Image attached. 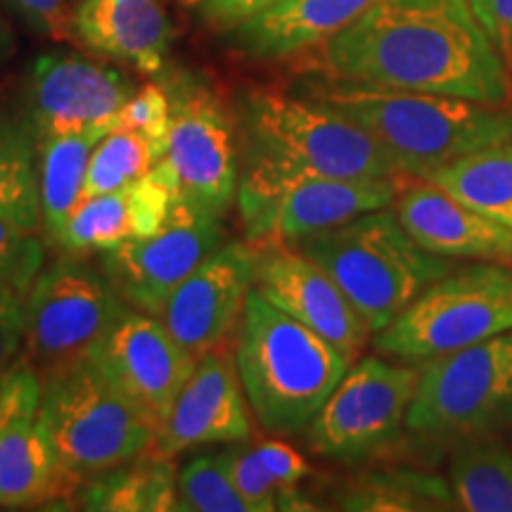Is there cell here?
<instances>
[{
  "label": "cell",
  "mask_w": 512,
  "mask_h": 512,
  "mask_svg": "<svg viewBox=\"0 0 512 512\" xmlns=\"http://www.w3.org/2000/svg\"><path fill=\"white\" fill-rule=\"evenodd\" d=\"M60 458L38 415L19 420L0 451V510L46 503L67 491Z\"/></svg>",
  "instance_id": "23"
},
{
  "label": "cell",
  "mask_w": 512,
  "mask_h": 512,
  "mask_svg": "<svg viewBox=\"0 0 512 512\" xmlns=\"http://www.w3.org/2000/svg\"><path fill=\"white\" fill-rule=\"evenodd\" d=\"M105 136L102 131H74L38 138L43 230L48 240L60 233L67 216L81 202L93 150Z\"/></svg>",
  "instance_id": "25"
},
{
  "label": "cell",
  "mask_w": 512,
  "mask_h": 512,
  "mask_svg": "<svg viewBox=\"0 0 512 512\" xmlns=\"http://www.w3.org/2000/svg\"><path fill=\"white\" fill-rule=\"evenodd\" d=\"M43 264V242L0 214V283L12 285L27 297L36 275L43 271Z\"/></svg>",
  "instance_id": "33"
},
{
  "label": "cell",
  "mask_w": 512,
  "mask_h": 512,
  "mask_svg": "<svg viewBox=\"0 0 512 512\" xmlns=\"http://www.w3.org/2000/svg\"><path fill=\"white\" fill-rule=\"evenodd\" d=\"M27 339V297L0 283V377L8 373Z\"/></svg>",
  "instance_id": "37"
},
{
  "label": "cell",
  "mask_w": 512,
  "mask_h": 512,
  "mask_svg": "<svg viewBox=\"0 0 512 512\" xmlns=\"http://www.w3.org/2000/svg\"><path fill=\"white\" fill-rule=\"evenodd\" d=\"M74 31L88 50L143 74L162 72L174 41L159 0H79Z\"/></svg>",
  "instance_id": "21"
},
{
  "label": "cell",
  "mask_w": 512,
  "mask_h": 512,
  "mask_svg": "<svg viewBox=\"0 0 512 512\" xmlns=\"http://www.w3.org/2000/svg\"><path fill=\"white\" fill-rule=\"evenodd\" d=\"M306 95L363 128L401 176L425 178L460 157L512 140V112L503 105L328 76L311 81Z\"/></svg>",
  "instance_id": "2"
},
{
  "label": "cell",
  "mask_w": 512,
  "mask_h": 512,
  "mask_svg": "<svg viewBox=\"0 0 512 512\" xmlns=\"http://www.w3.org/2000/svg\"><path fill=\"white\" fill-rule=\"evenodd\" d=\"M0 214L27 233L43 228L38 138L22 107L0 105Z\"/></svg>",
  "instance_id": "24"
},
{
  "label": "cell",
  "mask_w": 512,
  "mask_h": 512,
  "mask_svg": "<svg viewBox=\"0 0 512 512\" xmlns=\"http://www.w3.org/2000/svg\"><path fill=\"white\" fill-rule=\"evenodd\" d=\"M178 200L176 178L164 159L124 188L83 197L67 216L53 245L67 254H100L121 242L157 233Z\"/></svg>",
  "instance_id": "19"
},
{
  "label": "cell",
  "mask_w": 512,
  "mask_h": 512,
  "mask_svg": "<svg viewBox=\"0 0 512 512\" xmlns=\"http://www.w3.org/2000/svg\"><path fill=\"white\" fill-rule=\"evenodd\" d=\"M240 131L249 169L351 181L401 178L363 128L309 95L254 88L242 95Z\"/></svg>",
  "instance_id": "5"
},
{
  "label": "cell",
  "mask_w": 512,
  "mask_h": 512,
  "mask_svg": "<svg viewBox=\"0 0 512 512\" xmlns=\"http://www.w3.org/2000/svg\"><path fill=\"white\" fill-rule=\"evenodd\" d=\"M294 247L335 280L373 335L453 271V261L422 249L389 207L309 235Z\"/></svg>",
  "instance_id": "4"
},
{
  "label": "cell",
  "mask_w": 512,
  "mask_h": 512,
  "mask_svg": "<svg viewBox=\"0 0 512 512\" xmlns=\"http://www.w3.org/2000/svg\"><path fill=\"white\" fill-rule=\"evenodd\" d=\"M254 259L256 290L356 361L370 330L335 280L287 242L254 247Z\"/></svg>",
  "instance_id": "18"
},
{
  "label": "cell",
  "mask_w": 512,
  "mask_h": 512,
  "mask_svg": "<svg viewBox=\"0 0 512 512\" xmlns=\"http://www.w3.org/2000/svg\"><path fill=\"white\" fill-rule=\"evenodd\" d=\"M399 178H351L273 174L245 166L238 207L249 245H297L309 235L342 226L368 211L396 202Z\"/></svg>",
  "instance_id": "9"
},
{
  "label": "cell",
  "mask_w": 512,
  "mask_h": 512,
  "mask_svg": "<svg viewBox=\"0 0 512 512\" xmlns=\"http://www.w3.org/2000/svg\"><path fill=\"white\" fill-rule=\"evenodd\" d=\"M382 0H285L228 31L230 48L252 60H285L323 46Z\"/></svg>",
  "instance_id": "22"
},
{
  "label": "cell",
  "mask_w": 512,
  "mask_h": 512,
  "mask_svg": "<svg viewBox=\"0 0 512 512\" xmlns=\"http://www.w3.org/2000/svg\"><path fill=\"white\" fill-rule=\"evenodd\" d=\"M223 465H226L230 482H233L238 494L249 503L252 512H271V510H304V498L299 491L285 494L268 470L256 456L254 448H235V451L221 453Z\"/></svg>",
  "instance_id": "32"
},
{
  "label": "cell",
  "mask_w": 512,
  "mask_h": 512,
  "mask_svg": "<svg viewBox=\"0 0 512 512\" xmlns=\"http://www.w3.org/2000/svg\"><path fill=\"white\" fill-rule=\"evenodd\" d=\"M425 181L512 230V140L460 157Z\"/></svg>",
  "instance_id": "26"
},
{
  "label": "cell",
  "mask_w": 512,
  "mask_h": 512,
  "mask_svg": "<svg viewBox=\"0 0 512 512\" xmlns=\"http://www.w3.org/2000/svg\"><path fill=\"white\" fill-rule=\"evenodd\" d=\"M235 361L256 422L275 434L304 432L354 363L256 287L240 318Z\"/></svg>",
  "instance_id": "3"
},
{
  "label": "cell",
  "mask_w": 512,
  "mask_h": 512,
  "mask_svg": "<svg viewBox=\"0 0 512 512\" xmlns=\"http://www.w3.org/2000/svg\"><path fill=\"white\" fill-rule=\"evenodd\" d=\"M420 368L396 366L380 356L351 363L328 401L306 427L313 453L332 460L373 456L406 427Z\"/></svg>",
  "instance_id": "11"
},
{
  "label": "cell",
  "mask_w": 512,
  "mask_h": 512,
  "mask_svg": "<svg viewBox=\"0 0 512 512\" xmlns=\"http://www.w3.org/2000/svg\"><path fill=\"white\" fill-rule=\"evenodd\" d=\"M43 380L27 356L17 358L8 373L0 377V451L19 420L41 411Z\"/></svg>",
  "instance_id": "34"
},
{
  "label": "cell",
  "mask_w": 512,
  "mask_h": 512,
  "mask_svg": "<svg viewBox=\"0 0 512 512\" xmlns=\"http://www.w3.org/2000/svg\"><path fill=\"white\" fill-rule=\"evenodd\" d=\"M128 311L105 273L74 256L55 261L27 294V358L41 375L86 358Z\"/></svg>",
  "instance_id": "10"
},
{
  "label": "cell",
  "mask_w": 512,
  "mask_h": 512,
  "mask_svg": "<svg viewBox=\"0 0 512 512\" xmlns=\"http://www.w3.org/2000/svg\"><path fill=\"white\" fill-rule=\"evenodd\" d=\"M12 53V31L8 27V22H5L3 12H0V64L8 60Z\"/></svg>",
  "instance_id": "41"
},
{
  "label": "cell",
  "mask_w": 512,
  "mask_h": 512,
  "mask_svg": "<svg viewBox=\"0 0 512 512\" xmlns=\"http://www.w3.org/2000/svg\"><path fill=\"white\" fill-rule=\"evenodd\" d=\"M34 34L67 43L76 38L72 0H3Z\"/></svg>",
  "instance_id": "36"
},
{
  "label": "cell",
  "mask_w": 512,
  "mask_h": 512,
  "mask_svg": "<svg viewBox=\"0 0 512 512\" xmlns=\"http://www.w3.org/2000/svg\"><path fill=\"white\" fill-rule=\"evenodd\" d=\"M88 358L155 432L197 363V356L164 328L162 320L138 309L128 311Z\"/></svg>",
  "instance_id": "15"
},
{
  "label": "cell",
  "mask_w": 512,
  "mask_h": 512,
  "mask_svg": "<svg viewBox=\"0 0 512 512\" xmlns=\"http://www.w3.org/2000/svg\"><path fill=\"white\" fill-rule=\"evenodd\" d=\"M512 427V330L422 361L406 430L430 441H475Z\"/></svg>",
  "instance_id": "8"
},
{
  "label": "cell",
  "mask_w": 512,
  "mask_h": 512,
  "mask_svg": "<svg viewBox=\"0 0 512 512\" xmlns=\"http://www.w3.org/2000/svg\"><path fill=\"white\" fill-rule=\"evenodd\" d=\"M41 380L38 420L46 425L69 479L105 475L150 451L155 427L88 356L50 370Z\"/></svg>",
  "instance_id": "6"
},
{
  "label": "cell",
  "mask_w": 512,
  "mask_h": 512,
  "mask_svg": "<svg viewBox=\"0 0 512 512\" xmlns=\"http://www.w3.org/2000/svg\"><path fill=\"white\" fill-rule=\"evenodd\" d=\"M344 508L356 510H458L451 486L430 475H387L351 491Z\"/></svg>",
  "instance_id": "30"
},
{
  "label": "cell",
  "mask_w": 512,
  "mask_h": 512,
  "mask_svg": "<svg viewBox=\"0 0 512 512\" xmlns=\"http://www.w3.org/2000/svg\"><path fill=\"white\" fill-rule=\"evenodd\" d=\"M164 152L128 128H112L105 138L95 145L91 166H88L86 183H83V197L102 195L124 188V185L138 181L155 166Z\"/></svg>",
  "instance_id": "28"
},
{
  "label": "cell",
  "mask_w": 512,
  "mask_h": 512,
  "mask_svg": "<svg viewBox=\"0 0 512 512\" xmlns=\"http://www.w3.org/2000/svg\"><path fill=\"white\" fill-rule=\"evenodd\" d=\"M136 91L131 76L91 57L46 53L31 64L22 110L36 138L74 131L110 133Z\"/></svg>",
  "instance_id": "14"
},
{
  "label": "cell",
  "mask_w": 512,
  "mask_h": 512,
  "mask_svg": "<svg viewBox=\"0 0 512 512\" xmlns=\"http://www.w3.org/2000/svg\"><path fill=\"white\" fill-rule=\"evenodd\" d=\"M254 451L261 463H264L268 475L273 477V482L278 484L285 494L297 491L299 484L311 475V467L304 460L302 453L294 451L292 446L283 444V441H261Z\"/></svg>",
  "instance_id": "38"
},
{
  "label": "cell",
  "mask_w": 512,
  "mask_h": 512,
  "mask_svg": "<svg viewBox=\"0 0 512 512\" xmlns=\"http://www.w3.org/2000/svg\"><path fill=\"white\" fill-rule=\"evenodd\" d=\"M456 508L465 512H512V451L496 437L465 441L448 467Z\"/></svg>",
  "instance_id": "27"
},
{
  "label": "cell",
  "mask_w": 512,
  "mask_h": 512,
  "mask_svg": "<svg viewBox=\"0 0 512 512\" xmlns=\"http://www.w3.org/2000/svg\"><path fill=\"white\" fill-rule=\"evenodd\" d=\"M396 195V216L408 235L430 254L512 264V230L467 207L425 178Z\"/></svg>",
  "instance_id": "20"
},
{
  "label": "cell",
  "mask_w": 512,
  "mask_h": 512,
  "mask_svg": "<svg viewBox=\"0 0 512 512\" xmlns=\"http://www.w3.org/2000/svg\"><path fill=\"white\" fill-rule=\"evenodd\" d=\"M221 219L176 200L157 233L121 242L98 254L100 271L131 309L159 316L188 275L226 245Z\"/></svg>",
  "instance_id": "13"
},
{
  "label": "cell",
  "mask_w": 512,
  "mask_h": 512,
  "mask_svg": "<svg viewBox=\"0 0 512 512\" xmlns=\"http://www.w3.org/2000/svg\"><path fill=\"white\" fill-rule=\"evenodd\" d=\"M328 79L508 105L512 76L467 0H382L318 46Z\"/></svg>",
  "instance_id": "1"
},
{
  "label": "cell",
  "mask_w": 512,
  "mask_h": 512,
  "mask_svg": "<svg viewBox=\"0 0 512 512\" xmlns=\"http://www.w3.org/2000/svg\"><path fill=\"white\" fill-rule=\"evenodd\" d=\"M178 510L188 512H252L230 482L219 456H197L176 477Z\"/></svg>",
  "instance_id": "31"
},
{
  "label": "cell",
  "mask_w": 512,
  "mask_h": 512,
  "mask_svg": "<svg viewBox=\"0 0 512 512\" xmlns=\"http://www.w3.org/2000/svg\"><path fill=\"white\" fill-rule=\"evenodd\" d=\"M249 437L252 415L238 361L226 349H211L197 358L150 451L152 458L171 460L195 446L242 444Z\"/></svg>",
  "instance_id": "16"
},
{
  "label": "cell",
  "mask_w": 512,
  "mask_h": 512,
  "mask_svg": "<svg viewBox=\"0 0 512 512\" xmlns=\"http://www.w3.org/2000/svg\"><path fill=\"white\" fill-rule=\"evenodd\" d=\"M512 330V264L453 268L406 306L387 328L375 332L373 347L406 363L472 347Z\"/></svg>",
  "instance_id": "7"
},
{
  "label": "cell",
  "mask_w": 512,
  "mask_h": 512,
  "mask_svg": "<svg viewBox=\"0 0 512 512\" xmlns=\"http://www.w3.org/2000/svg\"><path fill=\"white\" fill-rule=\"evenodd\" d=\"M280 3H285V0H197V8H200V15L207 19L211 27L228 34L230 29L240 27L242 22Z\"/></svg>",
  "instance_id": "40"
},
{
  "label": "cell",
  "mask_w": 512,
  "mask_h": 512,
  "mask_svg": "<svg viewBox=\"0 0 512 512\" xmlns=\"http://www.w3.org/2000/svg\"><path fill=\"white\" fill-rule=\"evenodd\" d=\"M512 76V0H467Z\"/></svg>",
  "instance_id": "39"
},
{
  "label": "cell",
  "mask_w": 512,
  "mask_h": 512,
  "mask_svg": "<svg viewBox=\"0 0 512 512\" xmlns=\"http://www.w3.org/2000/svg\"><path fill=\"white\" fill-rule=\"evenodd\" d=\"M164 162L176 178L178 200L223 219L238 200L240 171L235 121L209 88L174 86Z\"/></svg>",
  "instance_id": "12"
},
{
  "label": "cell",
  "mask_w": 512,
  "mask_h": 512,
  "mask_svg": "<svg viewBox=\"0 0 512 512\" xmlns=\"http://www.w3.org/2000/svg\"><path fill=\"white\" fill-rule=\"evenodd\" d=\"M91 510H178L176 477L169 460L152 458L143 470L124 472L107 482L93 484L86 496Z\"/></svg>",
  "instance_id": "29"
},
{
  "label": "cell",
  "mask_w": 512,
  "mask_h": 512,
  "mask_svg": "<svg viewBox=\"0 0 512 512\" xmlns=\"http://www.w3.org/2000/svg\"><path fill=\"white\" fill-rule=\"evenodd\" d=\"M136 131L147 140H152L159 150L166 152V138L171 128V95L164 86L147 83L131 95V100L121 107L117 126Z\"/></svg>",
  "instance_id": "35"
},
{
  "label": "cell",
  "mask_w": 512,
  "mask_h": 512,
  "mask_svg": "<svg viewBox=\"0 0 512 512\" xmlns=\"http://www.w3.org/2000/svg\"><path fill=\"white\" fill-rule=\"evenodd\" d=\"M254 247L226 242L192 271L166 299L159 320L192 356L219 349L240 325L254 290Z\"/></svg>",
  "instance_id": "17"
}]
</instances>
